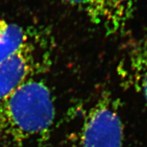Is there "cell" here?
Masks as SVG:
<instances>
[{"instance_id": "obj_7", "label": "cell", "mask_w": 147, "mask_h": 147, "mask_svg": "<svg viewBox=\"0 0 147 147\" xmlns=\"http://www.w3.org/2000/svg\"><path fill=\"white\" fill-rule=\"evenodd\" d=\"M81 10L91 21L107 30L108 15L104 0H63Z\"/></svg>"}, {"instance_id": "obj_5", "label": "cell", "mask_w": 147, "mask_h": 147, "mask_svg": "<svg viewBox=\"0 0 147 147\" xmlns=\"http://www.w3.org/2000/svg\"><path fill=\"white\" fill-rule=\"evenodd\" d=\"M32 38L24 27L0 18V63Z\"/></svg>"}, {"instance_id": "obj_4", "label": "cell", "mask_w": 147, "mask_h": 147, "mask_svg": "<svg viewBox=\"0 0 147 147\" xmlns=\"http://www.w3.org/2000/svg\"><path fill=\"white\" fill-rule=\"evenodd\" d=\"M118 71L125 84L142 95L147 104V37L128 44Z\"/></svg>"}, {"instance_id": "obj_6", "label": "cell", "mask_w": 147, "mask_h": 147, "mask_svg": "<svg viewBox=\"0 0 147 147\" xmlns=\"http://www.w3.org/2000/svg\"><path fill=\"white\" fill-rule=\"evenodd\" d=\"M138 0H104L108 15L106 33L117 34L125 27L133 16Z\"/></svg>"}, {"instance_id": "obj_2", "label": "cell", "mask_w": 147, "mask_h": 147, "mask_svg": "<svg viewBox=\"0 0 147 147\" xmlns=\"http://www.w3.org/2000/svg\"><path fill=\"white\" fill-rule=\"evenodd\" d=\"M123 140L118 102L109 92H103L84 119L78 147H123Z\"/></svg>"}, {"instance_id": "obj_1", "label": "cell", "mask_w": 147, "mask_h": 147, "mask_svg": "<svg viewBox=\"0 0 147 147\" xmlns=\"http://www.w3.org/2000/svg\"><path fill=\"white\" fill-rule=\"evenodd\" d=\"M55 117L50 88L30 78L0 102V135L16 144L47 136Z\"/></svg>"}, {"instance_id": "obj_3", "label": "cell", "mask_w": 147, "mask_h": 147, "mask_svg": "<svg viewBox=\"0 0 147 147\" xmlns=\"http://www.w3.org/2000/svg\"><path fill=\"white\" fill-rule=\"evenodd\" d=\"M50 55L35 39L0 63V102L26 82L37 77L49 65Z\"/></svg>"}]
</instances>
